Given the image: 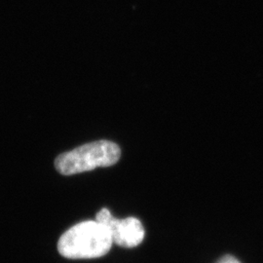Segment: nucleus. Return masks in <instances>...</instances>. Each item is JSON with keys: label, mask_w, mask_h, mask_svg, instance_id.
<instances>
[{"label": "nucleus", "mask_w": 263, "mask_h": 263, "mask_svg": "<svg viewBox=\"0 0 263 263\" xmlns=\"http://www.w3.org/2000/svg\"><path fill=\"white\" fill-rule=\"evenodd\" d=\"M217 263H241L236 257L232 255H226L224 257H222Z\"/></svg>", "instance_id": "20e7f679"}, {"label": "nucleus", "mask_w": 263, "mask_h": 263, "mask_svg": "<svg viewBox=\"0 0 263 263\" xmlns=\"http://www.w3.org/2000/svg\"><path fill=\"white\" fill-rule=\"evenodd\" d=\"M120 156V147L112 141H94L59 155L55 168L64 176H72L100 167H110Z\"/></svg>", "instance_id": "f03ea898"}, {"label": "nucleus", "mask_w": 263, "mask_h": 263, "mask_svg": "<svg viewBox=\"0 0 263 263\" xmlns=\"http://www.w3.org/2000/svg\"><path fill=\"white\" fill-rule=\"evenodd\" d=\"M112 240L108 230L97 220H87L72 226L59 240L58 251L70 259L96 258L109 252Z\"/></svg>", "instance_id": "f257e3e1"}, {"label": "nucleus", "mask_w": 263, "mask_h": 263, "mask_svg": "<svg viewBox=\"0 0 263 263\" xmlns=\"http://www.w3.org/2000/svg\"><path fill=\"white\" fill-rule=\"evenodd\" d=\"M96 220L108 230L112 243L119 247L131 249L143 241L145 232L141 221L136 217L117 219L109 210L103 209L96 215Z\"/></svg>", "instance_id": "7ed1b4c3"}]
</instances>
